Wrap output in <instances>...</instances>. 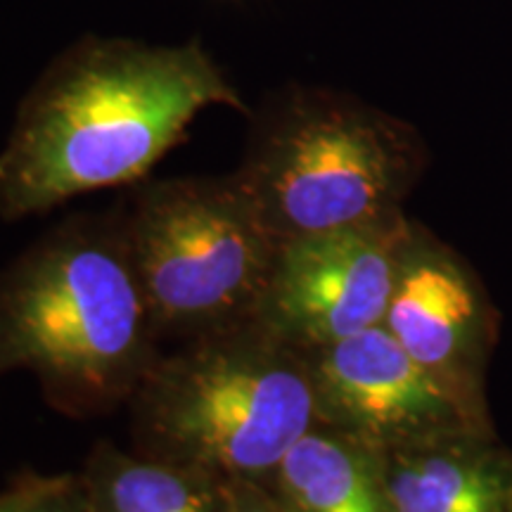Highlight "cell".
<instances>
[{
  "instance_id": "obj_1",
  "label": "cell",
  "mask_w": 512,
  "mask_h": 512,
  "mask_svg": "<svg viewBox=\"0 0 512 512\" xmlns=\"http://www.w3.org/2000/svg\"><path fill=\"white\" fill-rule=\"evenodd\" d=\"M214 105L247 112L197 41L81 38L19 102L0 150V219H27L86 192L140 183Z\"/></svg>"
},
{
  "instance_id": "obj_2",
  "label": "cell",
  "mask_w": 512,
  "mask_h": 512,
  "mask_svg": "<svg viewBox=\"0 0 512 512\" xmlns=\"http://www.w3.org/2000/svg\"><path fill=\"white\" fill-rule=\"evenodd\" d=\"M119 211L64 219L0 268V375H34L48 406H128L162 354Z\"/></svg>"
},
{
  "instance_id": "obj_3",
  "label": "cell",
  "mask_w": 512,
  "mask_h": 512,
  "mask_svg": "<svg viewBox=\"0 0 512 512\" xmlns=\"http://www.w3.org/2000/svg\"><path fill=\"white\" fill-rule=\"evenodd\" d=\"M128 408L133 451L221 482H261L318 425L306 354L259 320L162 351Z\"/></svg>"
},
{
  "instance_id": "obj_4",
  "label": "cell",
  "mask_w": 512,
  "mask_h": 512,
  "mask_svg": "<svg viewBox=\"0 0 512 512\" xmlns=\"http://www.w3.org/2000/svg\"><path fill=\"white\" fill-rule=\"evenodd\" d=\"M420 166L406 124L344 95L290 88L254 114L233 176L283 242L401 216Z\"/></svg>"
},
{
  "instance_id": "obj_5",
  "label": "cell",
  "mask_w": 512,
  "mask_h": 512,
  "mask_svg": "<svg viewBox=\"0 0 512 512\" xmlns=\"http://www.w3.org/2000/svg\"><path fill=\"white\" fill-rule=\"evenodd\" d=\"M117 211L162 339L256 320L280 242L233 174L138 183Z\"/></svg>"
},
{
  "instance_id": "obj_6",
  "label": "cell",
  "mask_w": 512,
  "mask_h": 512,
  "mask_svg": "<svg viewBox=\"0 0 512 512\" xmlns=\"http://www.w3.org/2000/svg\"><path fill=\"white\" fill-rule=\"evenodd\" d=\"M304 354L318 425L375 451L494 430L484 401L470 399L420 366L384 325Z\"/></svg>"
},
{
  "instance_id": "obj_7",
  "label": "cell",
  "mask_w": 512,
  "mask_h": 512,
  "mask_svg": "<svg viewBox=\"0 0 512 512\" xmlns=\"http://www.w3.org/2000/svg\"><path fill=\"white\" fill-rule=\"evenodd\" d=\"M408 223L401 214L283 240L256 320L299 351L382 325Z\"/></svg>"
},
{
  "instance_id": "obj_8",
  "label": "cell",
  "mask_w": 512,
  "mask_h": 512,
  "mask_svg": "<svg viewBox=\"0 0 512 512\" xmlns=\"http://www.w3.org/2000/svg\"><path fill=\"white\" fill-rule=\"evenodd\" d=\"M384 328L420 366L475 401L496 339V318L477 275L420 223H408L384 311Z\"/></svg>"
},
{
  "instance_id": "obj_9",
  "label": "cell",
  "mask_w": 512,
  "mask_h": 512,
  "mask_svg": "<svg viewBox=\"0 0 512 512\" xmlns=\"http://www.w3.org/2000/svg\"><path fill=\"white\" fill-rule=\"evenodd\" d=\"M392 512H512V451L494 430L382 453Z\"/></svg>"
},
{
  "instance_id": "obj_10",
  "label": "cell",
  "mask_w": 512,
  "mask_h": 512,
  "mask_svg": "<svg viewBox=\"0 0 512 512\" xmlns=\"http://www.w3.org/2000/svg\"><path fill=\"white\" fill-rule=\"evenodd\" d=\"M259 484L283 512H392L382 453L325 425H313Z\"/></svg>"
},
{
  "instance_id": "obj_11",
  "label": "cell",
  "mask_w": 512,
  "mask_h": 512,
  "mask_svg": "<svg viewBox=\"0 0 512 512\" xmlns=\"http://www.w3.org/2000/svg\"><path fill=\"white\" fill-rule=\"evenodd\" d=\"M81 479L88 498L112 512H226V482L105 439L95 444Z\"/></svg>"
},
{
  "instance_id": "obj_12",
  "label": "cell",
  "mask_w": 512,
  "mask_h": 512,
  "mask_svg": "<svg viewBox=\"0 0 512 512\" xmlns=\"http://www.w3.org/2000/svg\"><path fill=\"white\" fill-rule=\"evenodd\" d=\"M19 512H91L81 475L27 472V496Z\"/></svg>"
},
{
  "instance_id": "obj_13",
  "label": "cell",
  "mask_w": 512,
  "mask_h": 512,
  "mask_svg": "<svg viewBox=\"0 0 512 512\" xmlns=\"http://www.w3.org/2000/svg\"><path fill=\"white\" fill-rule=\"evenodd\" d=\"M226 512H283L266 486L247 479L226 482Z\"/></svg>"
},
{
  "instance_id": "obj_14",
  "label": "cell",
  "mask_w": 512,
  "mask_h": 512,
  "mask_svg": "<svg viewBox=\"0 0 512 512\" xmlns=\"http://www.w3.org/2000/svg\"><path fill=\"white\" fill-rule=\"evenodd\" d=\"M24 496H27V475L17 477L8 489L0 491V512H19Z\"/></svg>"
}]
</instances>
